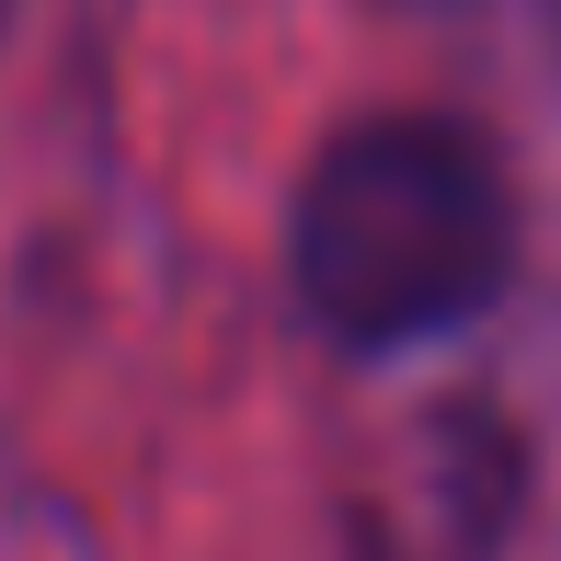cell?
<instances>
[{
    "label": "cell",
    "instance_id": "6da1fadb",
    "mask_svg": "<svg viewBox=\"0 0 561 561\" xmlns=\"http://www.w3.org/2000/svg\"><path fill=\"white\" fill-rule=\"evenodd\" d=\"M516 264L504 161L447 115H367L298 184V298L344 344H424Z\"/></svg>",
    "mask_w": 561,
    "mask_h": 561
}]
</instances>
